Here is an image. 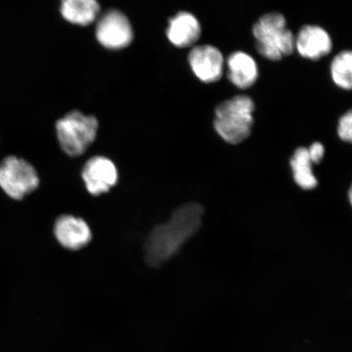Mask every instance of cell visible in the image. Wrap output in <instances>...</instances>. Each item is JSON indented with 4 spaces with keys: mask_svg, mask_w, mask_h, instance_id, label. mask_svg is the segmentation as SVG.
<instances>
[{
    "mask_svg": "<svg viewBox=\"0 0 352 352\" xmlns=\"http://www.w3.org/2000/svg\"><path fill=\"white\" fill-rule=\"evenodd\" d=\"M204 209L196 202L184 204L164 223L154 228L144 245L145 261L149 266H161L175 256L199 230Z\"/></svg>",
    "mask_w": 352,
    "mask_h": 352,
    "instance_id": "6da1fadb",
    "label": "cell"
},
{
    "mask_svg": "<svg viewBox=\"0 0 352 352\" xmlns=\"http://www.w3.org/2000/svg\"><path fill=\"white\" fill-rule=\"evenodd\" d=\"M255 104L248 96H236L215 109L214 126L220 138L237 144L249 138L254 123Z\"/></svg>",
    "mask_w": 352,
    "mask_h": 352,
    "instance_id": "7a4b0ae2",
    "label": "cell"
},
{
    "mask_svg": "<svg viewBox=\"0 0 352 352\" xmlns=\"http://www.w3.org/2000/svg\"><path fill=\"white\" fill-rule=\"evenodd\" d=\"M253 34L258 54L267 60H280L296 50V37L280 12L262 16L253 26Z\"/></svg>",
    "mask_w": 352,
    "mask_h": 352,
    "instance_id": "3957f363",
    "label": "cell"
},
{
    "mask_svg": "<svg viewBox=\"0 0 352 352\" xmlns=\"http://www.w3.org/2000/svg\"><path fill=\"white\" fill-rule=\"evenodd\" d=\"M57 138L61 148L72 157L85 153L94 143L98 130V122L94 116L80 112H70L56 125Z\"/></svg>",
    "mask_w": 352,
    "mask_h": 352,
    "instance_id": "277c9868",
    "label": "cell"
},
{
    "mask_svg": "<svg viewBox=\"0 0 352 352\" xmlns=\"http://www.w3.org/2000/svg\"><path fill=\"white\" fill-rule=\"evenodd\" d=\"M38 184L36 170L22 158L8 157L0 164V187L13 199H22L35 190Z\"/></svg>",
    "mask_w": 352,
    "mask_h": 352,
    "instance_id": "5b68a950",
    "label": "cell"
},
{
    "mask_svg": "<svg viewBox=\"0 0 352 352\" xmlns=\"http://www.w3.org/2000/svg\"><path fill=\"white\" fill-rule=\"evenodd\" d=\"M96 38L109 50H122L129 46L133 30L127 17L118 10H109L100 17L96 28Z\"/></svg>",
    "mask_w": 352,
    "mask_h": 352,
    "instance_id": "8992f818",
    "label": "cell"
},
{
    "mask_svg": "<svg viewBox=\"0 0 352 352\" xmlns=\"http://www.w3.org/2000/svg\"><path fill=\"white\" fill-rule=\"evenodd\" d=\"M82 177L87 191L92 195L99 196L116 186L118 173L116 166L109 158L96 156L83 166Z\"/></svg>",
    "mask_w": 352,
    "mask_h": 352,
    "instance_id": "52a82bcc",
    "label": "cell"
},
{
    "mask_svg": "<svg viewBox=\"0 0 352 352\" xmlns=\"http://www.w3.org/2000/svg\"><path fill=\"white\" fill-rule=\"evenodd\" d=\"M192 72L201 81L210 83L219 80L223 72V56L217 47L199 45L192 48L188 55Z\"/></svg>",
    "mask_w": 352,
    "mask_h": 352,
    "instance_id": "ba28073f",
    "label": "cell"
},
{
    "mask_svg": "<svg viewBox=\"0 0 352 352\" xmlns=\"http://www.w3.org/2000/svg\"><path fill=\"white\" fill-rule=\"evenodd\" d=\"M332 38L329 33L318 25L303 26L296 38V50L305 59L320 60L331 52Z\"/></svg>",
    "mask_w": 352,
    "mask_h": 352,
    "instance_id": "9c48e42d",
    "label": "cell"
},
{
    "mask_svg": "<svg viewBox=\"0 0 352 352\" xmlns=\"http://www.w3.org/2000/svg\"><path fill=\"white\" fill-rule=\"evenodd\" d=\"M54 234L63 248L72 250H80L91 240V231L85 220L73 215H61L56 220Z\"/></svg>",
    "mask_w": 352,
    "mask_h": 352,
    "instance_id": "30bf717a",
    "label": "cell"
},
{
    "mask_svg": "<svg viewBox=\"0 0 352 352\" xmlns=\"http://www.w3.org/2000/svg\"><path fill=\"white\" fill-rule=\"evenodd\" d=\"M201 25L195 16L186 12H179L169 21L166 35L170 42L179 47L193 45L200 38Z\"/></svg>",
    "mask_w": 352,
    "mask_h": 352,
    "instance_id": "8fae6325",
    "label": "cell"
},
{
    "mask_svg": "<svg viewBox=\"0 0 352 352\" xmlns=\"http://www.w3.org/2000/svg\"><path fill=\"white\" fill-rule=\"evenodd\" d=\"M228 77L240 89H248L256 82L258 68L253 57L245 52H235L227 60Z\"/></svg>",
    "mask_w": 352,
    "mask_h": 352,
    "instance_id": "7c38bea8",
    "label": "cell"
},
{
    "mask_svg": "<svg viewBox=\"0 0 352 352\" xmlns=\"http://www.w3.org/2000/svg\"><path fill=\"white\" fill-rule=\"evenodd\" d=\"M99 12L98 0H60L61 15L74 25H90L98 19Z\"/></svg>",
    "mask_w": 352,
    "mask_h": 352,
    "instance_id": "4fadbf2b",
    "label": "cell"
},
{
    "mask_svg": "<svg viewBox=\"0 0 352 352\" xmlns=\"http://www.w3.org/2000/svg\"><path fill=\"white\" fill-rule=\"evenodd\" d=\"M312 162L309 151L306 148H298L290 161L294 182L299 187L306 190L314 189L318 186V179L312 173Z\"/></svg>",
    "mask_w": 352,
    "mask_h": 352,
    "instance_id": "5bb4252c",
    "label": "cell"
},
{
    "mask_svg": "<svg viewBox=\"0 0 352 352\" xmlns=\"http://www.w3.org/2000/svg\"><path fill=\"white\" fill-rule=\"evenodd\" d=\"M330 74L338 87L352 90V51H342L334 57L330 65Z\"/></svg>",
    "mask_w": 352,
    "mask_h": 352,
    "instance_id": "9a60e30c",
    "label": "cell"
},
{
    "mask_svg": "<svg viewBox=\"0 0 352 352\" xmlns=\"http://www.w3.org/2000/svg\"><path fill=\"white\" fill-rule=\"evenodd\" d=\"M338 134L343 142L352 144V109L341 117L338 122Z\"/></svg>",
    "mask_w": 352,
    "mask_h": 352,
    "instance_id": "2e32d148",
    "label": "cell"
},
{
    "mask_svg": "<svg viewBox=\"0 0 352 352\" xmlns=\"http://www.w3.org/2000/svg\"><path fill=\"white\" fill-rule=\"evenodd\" d=\"M309 154L314 164H319L322 160L324 153V148L322 144L314 143L311 145V147L308 148Z\"/></svg>",
    "mask_w": 352,
    "mask_h": 352,
    "instance_id": "e0dca14e",
    "label": "cell"
},
{
    "mask_svg": "<svg viewBox=\"0 0 352 352\" xmlns=\"http://www.w3.org/2000/svg\"><path fill=\"white\" fill-rule=\"evenodd\" d=\"M349 199L351 201V204L352 205V186H351V188L350 192H349Z\"/></svg>",
    "mask_w": 352,
    "mask_h": 352,
    "instance_id": "ac0fdd59",
    "label": "cell"
}]
</instances>
